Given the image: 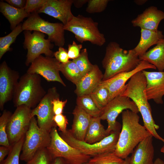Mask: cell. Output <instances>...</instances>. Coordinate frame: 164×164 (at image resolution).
Here are the masks:
<instances>
[{
    "label": "cell",
    "instance_id": "d4e9b609",
    "mask_svg": "<svg viewBox=\"0 0 164 164\" xmlns=\"http://www.w3.org/2000/svg\"><path fill=\"white\" fill-rule=\"evenodd\" d=\"M0 12L9 21L12 30L31 14L27 12L25 8H16L3 1L0 2Z\"/></svg>",
    "mask_w": 164,
    "mask_h": 164
},
{
    "label": "cell",
    "instance_id": "f6af8a7d",
    "mask_svg": "<svg viewBox=\"0 0 164 164\" xmlns=\"http://www.w3.org/2000/svg\"><path fill=\"white\" fill-rule=\"evenodd\" d=\"M51 164H67L64 159L60 157H57L53 159Z\"/></svg>",
    "mask_w": 164,
    "mask_h": 164
},
{
    "label": "cell",
    "instance_id": "8fae6325",
    "mask_svg": "<svg viewBox=\"0 0 164 164\" xmlns=\"http://www.w3.org/2000/svg\"><path fill=\"white\" fill-rule=\"evenodd\" d=\"M32 111L27 106L22 105L17 107L11 116L6 128L8 139L11 146L25 135L30 126Z\"/></svg>",
    "mask_w": 164,
    "mask_h": 164
},
{
    "label": "cell",
    "instance_id": "ac0fdd59",
    "mask_svg": "<svg viewBox=\"0 0 164 164\" xmlns=\"http://www.w3.org/2000/svg\"><path fill=\"white\" fill-rule=\"evenodd\" d=\"M142 71L146 79L145 91L148 100H152L157 104H163L164 71Z\"/></svg>",
    "mask_w": 164,
    "mask_h": 164
},
{
    "label": "cell",
    "instance_id": "60d3db41",
    "mask_svg": "<svg viewBox=\"0 0 164 164\" xmlns=\"http://www.w3.org/2000/svg\"><path fill=\"white\" fill-rule=\"evenodd\" d=\"M55 58L60 63H65L69 61L67 50L63 47H59L58 50L54 52Z\"/></svg>",
    "mask_w": 164,
    "mask_h": 164
},
{
    "label": "cell",
    "instance_id": "e575fe53",
    "mask_svg": "<svg viewBox=\"0 0 164 164\" xmlns=\"http://www.w3.org/2000/svg\"><path fill=\"white\" fill-rule=\"evenodd\" d=\"M46 148L38 152L25 164H51L53 160Z\"/></svg>",
    "mask_w": 164,
    "mask_h": 164
},
{
    "label": "cell",
    "instance_id": "9c48e42d",
    "mask_svg": "<svg viewBox=\"0 0 164 164\" xmlns=\"http://www.w3.org/2000/svg\"><path fill=\"white\" fill-rule=\"evenodd\" d=\"M64 25L62 23H51L42 18L37 12L31 13L22 24L23 30L36 31L45 33L51 42L59 47L65 43Z\"/></svg>",
    "mask_w": 164,
    "mask_h": 164
},
{
    "label": "cell",
    "instance_id": "d6986e66",
    "mask_svg": "<svg viewBox=\"0 0 164 164\" xmlns=\"http://www.w3.org/2000/svg\"><path fill=\"white\" fill-rule=\"evenodd\" d=\"M164 19V12L155 6H151L146 9L131 22L134 27L141 29L157 31L160 22Z\"/></svg>",
    "mask_w": 164,
    "mask_h": 164
},
{
    "label": "cell",
    "instance_id": "4316f807",
    "mask_svg": "<svg viewBox=\"0 0 164 164\" xmlns=\"http://www.w3.org/2000/svg\"><path fill=\"white\" fill-rule=\"evenodd\" d=\"M77 106L80 107L92 117H100L102 110L97 105L90 94L77 97Z\"/></svg>",
    "mask_w": 164,
    "mask_h": 164
},
{
    "label": "cell",
    "instance_id": "44dd1931",
    "mask_svg": "<svg viewBox=\"0 0 164 164\" xmlns=\"http://www.w3.org/2000/svg\"><path fill=\"white\" fill-rule=\"evenodd\" d=\"M153 136L151 135L141 141L135 147L130 157V164H153Z\"/></svg>",
    "mask_w": 164,
    "mask_h": 164
},
{
    "label": "cell",
    "instance_id": "2e32d148",
    "mask_svg": "<svg viewBox=\"0 0 164 164\" xmlns=\"http://www.w3.org/2000/svg\"><path fill=\"white\" fill-rule=\"evenodd\" d=\"M19 78L18 72L11 69L5 61L0 65V109L11 100Z\"/></svg>",
    "mask_w": 164,
    "mask_h": 164
},
{
    "label": "cell",
    "instance_id": "9a60e30c",
    "mask_svg": "<svg viewBox=\"0 0 164 164\" xmlns=\"http://www.w3.org/2000/svg\"><path fill=\"white\" fill-rule=\"evenodd\" d=\"M153 65L144 60H141L134 69L130 71L119 73L107 80L102 81L99 85L106 87L109 92V102L120 95L123 91L126 83L137 72L147 69H156Z\"/></svg>",
    "mask_w": 164,
    "mask_h": 164
},
{
    "label": "cell",
    "instance_id": "f907efd6",
    "mask_svg": "<svg viewBox=\"0 0 164 164\" xmlns=\"http://www.w3.org/2000/svg\"><path fill=\"white\" fill-rule=\"evenodd\" d=\"M160 151L161 152L164 154V145L161 148Z\"/></svg>",
    "mask_w": 164,
    "mask_h": 164
},
{
    "label": "cell",
    "instance_id": "1f68e13d",
    "mask_svg": "<svg viewBox=\"0 0 164 164\" xmlns=\"http://www.w3.org/2000/svg\"><path fill=\"white\" fill-rule=\"evenodd\" d=\"M72 61L76 63L83 76L91 71L94 66L88 59L86 48L82 49L80 56Z\"/></svg>",
    "mask_w": 164,
    "mask_h": 164
},
{
    "label": "cell",
    "instance_id": "d6a6232c",
    "mask_svg": "<svg viewBox=\"0 0 164 164\" xmlns=\"http://www.w3.org/2000/svg\"><path fill=\"white\" fill-rule=\"evenodd\" d=\"M96 164H123L124 159L117 156L114 152L102 154L91 158Z\"/></svg>",
    "mask_w": 164,
    "mask_h": 164
},
{
    "label": "cell",
    "instance_id": "7c38bea8",
    "mask_svg": "<svg viewBox=\"0 0 164 164\" xmlns=\"http://www.w3.org/2000/svg\"><path fill=\"white\" fill-rule=\"evenodd\" d=\"M24 34V46L27 50L25 62L26 66L31 63L42 54H44L46 56L53 57L54 52L51 49L53 47V45L49 39L45 38L44 33L36 31L32 33L30 31L25 30Z\"/></svg>",
    "mask_w": 164,
    "mask_h": 164
},
{
    "label": "cell",
    "instance_id": "f546056e",
    "mask_svg": "<svg viewBox=\"0 0 164 164\" xmlns=\"http://www.w3.org/2000/svg\"><path fill=\"white\" fill-rule=\"evenodd\" d=\"M90 95L96 104L101 110L109 103V92L105 87L99 85Z\"/></svg>",
    "mask_w": 164,
    "mask_h": 164
},
{
    "label": "cell",
    "instance_id": "7dc6e473",
    "mask_svg": "<svg viewBox=\"0 0 164 164\" xmlns=\"http://www.w3.org/2000/svg\"><path fill=\"white\" fill-rule=\"evenodd\" d=\"M153 164H164V162L161 159L157 158L154 162Z\"/></svg>",
    "mask_w": 164,
    "mask_h": 164
},
{
    "label": "cell",
    "instance_id": "277c9868",
    "mask_svg": "<svg viewBox=\"0 0 164 164\" xmlns=\"http://www.w3.org/2000/svg\"><path fill=\"white\" fill-rule=\"evenodd\" d=\"M40 75L26 72L20 78L12 98L14 106L24 105L34 108L46 92L41 84Z\"/></svg>",
    "mask_w": 164,
    "mask_h": 164
},
{
    "label": "cell",
    "instance_id": "52a82bcc",
    "mask_svg": "<svg viewBox=\"0 0 164 164\" xmlns=\"http://www.w3.org/2000/svg\"><path fill=\"white\" fill-rule=\"evenodd\" d=\"M51 140L46 148L52 159H63L67 164H84L91 158L69 145L61 137L56 127L52 128L50 132Z\"/></svg>",
    "mask_w": 164,
    "mask_h": 164
},
{
    "label": "cell",
    "instance_id": "ee69618b",
    "mask_svg": "<svg viewBox=\"0 0 164 164\" xmlns=\"http://www.w3.org/2000/svg\"><path fill=\"white\" fill-rule=\"evenodd\" d=\"M88 1V0H73V4L76 8H79L87 2Z\"/></svg>",
    "mask_w": 164,
    "mask_h": 164
},
{
    "label": "cell",
    "instance_id": "836d02e7",
    "mask_svg": "<svg viewBox=\"0 0 164 164\" xmlns=\"http://www.w3.org/2000/svg\"><path fill=\"white\" fill-rule=\"evenodd\" d=\"M12 114L11 112L4 110L0 117V145L10 147L6 132L8 123Z\"/></svg>",
    "mask_w": 164,
    "mask_h": 164
},
{
    "label": "cell",
    "instance_id": "bcb514c9",
    "mask_svg": "<svg viewBox=\"0 0 164 164\" xmlns=\"http://www.w3.org/2000/svg\"><path fill=\"white\" fill-rule=\"evenodd\" d=\"M147 0H135L134 2L138 5H141L145 4Z\"/></svg>",
    "mask_w": 164,
    "mask_h": 164
},
{
    "label": "cell",
    "instance_id": "4dcf8cb0",
    "mask_svg": "<svg viewBox=\"0 0 164 164\" xmlns=\"http://www.w3.org/2000/svg\"><path fill=\"white\" fill-rule=\"evenodd\" d=\"M25 136L12 147L6 159L0 162V164H19V160Z\"/></svg>",
    "mask_w": 164,
    "mask_h": 164
},
{
    "label": "cell",
    "instance_id": "cb8c5ba5",
    "mask_svg": "<svg viewBox=\"0 0 164 164\" xmlns=\"http://www.w3.org/2000/svg\"><path fill=\"white\" fill-rule=\"evenodd\" d=\"M139 58L155 66L158 71H164V38Z\"/></svg>",
    "mask_w": 164,
    "mask_h": 164
},
{
    "label": "cell",
    "instance_id": "f1b7e54d",
    "mask_svg": "<svg viewBox=\"0 0 164 164\" xmlns=\"http://www.w3.org/2000/svg\"><path fill=\"white\" fill-rule=\"evenodd\" d=\"M22 31V24H20L9 34L0 38V59L10 50V46Z\"/></svg>",
    "mask_w": 164,
    "mask_h": 164
},
{
    "label": "cell",
    "instance_id": "6da1fadb",
    "mask_svg": "<svg viewBox=\"0 0 164 164\" xmlns=\"http://www.w3.org/2000/svg\"><path fill=\"white\" fill-rule=\"evenodd\" d=\"M146 86L145 77L142 71H139L131 77L120 95L127 97L134 102L141 114L144 126L147 130L153 137L163 142L164 139L156 131L159 126L155 124L152 116L145 91Z\"/></svg>",
    "mask_w": 164,
    "mask_h": 164
},
{
    "label": "cell",
    "instance_id": "8992f818",
    "mask_svg": "<svg viewBox=\"0 0 164 164\" xmlns=\"http://www.w3.org/2000/svg\"><path fill=\"white\" fill-rule=\"evenodd\" d=\"M120 133V130L113 131L100 141L93 144L77 139L72 135L69 130L65 132H61L60 135L73 147L86 155L94 157L102 154L114 152Z\"/></svg>",
    "mask_w": 164,
    "mask_h": 164
},
{
    "label": "cell",
    "instance_id": "ffe728a7",
    "mask_svg": "<svg viewBox=\"0 0 164 164\" xmlns=\"http://www.w3.org/2000/svg\"><path fill=\"white\" fill-rule=\"evenodd\" d=\"M103 74L96 64L92 70L82 77L76 85L75 93L77 97L90 94L102 81Z\"/></svg>",
    "mask_w": 164,
    "mask_h": 164
},
{
    "label": "cell",
    "instance_id": "5bb4252c",
    "mask_svg": "<svg viewBox=\"0 0 164 164\" xmlns=\"http://www.w3.org/2000/svg\"><path fill=\"white\" fill-rule=\"evenodd\" d=\"M60 63L55 58L41 55L32 62L26 72L38 74L48 82H58L66 87L60 75Z\"/></svg>",
    "mask_w": 164,
    "mask_h": 164
},
{
    "label": "cell",
    "instance_id": "c3c4849f",
    "mask_svg": "<svg viewBox=\"0 0 164 164\" xmlns=\"http://www.w3.org/2000/svg\"><path fill=\"white\" fill-rule=\"evenodd\" d=\"M130 157H128L124 159V162L123 164H130Z\"/></svg>",
    "mask_w": 164,
    "mask_h": 164
},
{
    "label": "cell",
    "instance_id": "8d00e7d4",
    "mask_svg": "<svg viewBox=\"0 0 164 164\" xmlns=\"http://www.w3.org/2000/svg\"><path fill=\"white\" fill-rule=\"evenodd\" d=\"M48 0H27L25 9L28 13L37 12L47 2Z\"/></svg>",
    "mask_w": 164,
    "mask_h": 164
},
{
    "label": "cell",
    "instance_id": "7402d4cb",
    "mask_svg": "<svg viewBox=\"0 0 164 164\" xmlns=\"http://www.w3.org/2000/svg\"><path fill=\"white\" fill-rule=\"evenodd\" d=\"M72 114L73 122L71 128L69 130L75 138L84 141L92 117L77 106L75 107Z\"/></svg>",
    "mask_w": 164,
    "mask_h": 164
},
{
    "label": "cell",
    "instance_id": "f35d334b",
    "mask_svg": "<svg viewBox=\"0 0 164 164\" xmlns=\"http://www.w3.org/2000/svg\"><path fill=\"white\" fill-rule=\"evenodd\" d=\"M53 120L58 129L62 132L67 131V125L68 124V120L66 116L63 114L55 115Z\"/></svg>",
    "mask_w": 164,
    "mask_h": 164
},
{
    "label": "cell",
    "instance_id": "484cf974",
    "mask_svg": "<svg viewBox=\"0 0 164 164\" xmlns=\"http://www.w3.org/2000/svg\"><path fill=\"white\" fill-rule=\"evenodd\" d=\"M101 120L100 117H92L84 141L89 144L94 143L109 135Z\"/></svg>",
    "mask_w": 164,
    "mask_h": 164
},
{
    "label": "cell",
    "instance_id": "74e56055",
    "mask_svg": "<svg viewBox=\"0 0 164 164\" xmlns=\"http://www.w3.org/2000/svg\"><path fill=\"white\" fill-rule=\"evenodd\" d=\"M83 46L81 44H77L74 41L68 45V55L69 59L74 60L80 55Z\"/></svg>",
    "mask_w": 164,
    "mask_h": 164
},
{
    "label": "cell",
    "instance_id": "ba28073f",
    "mask_svg": "<svg viewBox=\"0 0 164 164\" xmlns=\"http://www.w3.org/2000/svg\"><path fill=\"white\" fill-rule=\"evenodd\" d=\"M51 140L50 132L40 128L35 117L31 120L29 128L26 133L20 160L27 162L39 150L46 148Z\"/></svg>",
    "mask_w": 164,
    "mask_h": 164
},
{
    "label": "cell",
    "instance_id": "30bf717a",
    "mask_svg": "<svg viewBox=\"0 0 164 164\" xmlns=\"http://www.w3.org/2000/svg\"><path fill=\"white\" fill-rule=\"evenodd\" d=\"M126 110L137 113L139 112L132 101L127 97L120 95L115 97L103 108L100 117L101 120H106L107 122L106 131L108 135L113 131L120 130L119 124L117 121L116 118L120 113Z\"/></svg>",
    "mask_w": 164,
    "mask_h": 164
},
{
    "label": "cell",
    "instance_id": "3957f363",
    "mask_svg": "<svg viewBox=\"0 0 164 164\" xmlns=\"http://www.w3.org/2000/svg\"><path fill=\"white\" fill-rule=\"evenodd\" d=\"M140 61L133 49L124 50L117 42H110L106 48L105 56L102 61L105 70L102 81L119 73L132 70Z\"/></svg>",
    "mask_w": 164,
    "mask_h": 164
},
{
    "label": "cell",
    "instance_id": "7a4b0ae2",
    "mask_svg": "<svg viewBox=\"0 0 164 164\" xmlns=\"http://www.w3.org/2000/svg\"><path fill=\"white\" fill-rule=\"evenodd\" d=\"M122 126L114 152L124 159L143 140L151 134L139 123L137 113L129 110L122 113Z\"/></svg>",
    "mask_w": 164,
    "mask_h": 164
},
{
    "label": "cell",
    "instance_id": "7bdbcfd3",
    "mask_svg": "<svg viewBox=\"0 0 164 164\" xmlns=\"http://www.w3.org/2000/svg\"><path fill=\"white\" fill-rule=\"evenodd\" d=\"M12 146L10 147H7L2 146L0 147V162H2L5 156L8 155L9 153Z\"/></svg>",
    "mask_w": 164,
    "mask_h": 164
},
{
    "label": "cell",
    "instance_id": "e0dca14e",
    "mask_svg": "<svg viewBox=\"0 0 164 164\" xmlns=\"http://www.w3.org/2000/svg\"><path fill=\"white\" fill-rule=\"evenodd\" d=\"M73 3V0H48L37 12L58 19L65 25L74 16L71 11Z\"/></svg>",
    "mask_w": 164,
    "mask_h": 164
},
{
    "label": "cell",
    "instance_id": "4fadbf2b",
    "mask_svg": "<svg viewBox=\"0 0 164 164\" xmlns=\"http://www.w3.org/2000/svg\"><path fill=\"white\" fill-rule=\"evenodd\" d=\"M60 95L55 87L48 89L47 92L37 106L32 109V118L36 116L39 127L46 131L50 132L52 128L56 127L53 118L55 114L52 103L53 100Z\"/></svg>",
    "mask_w": 164,
    "mask_h": 164
},
{
    "label": "cell",
    "instance_id": "681fc988",
    "mask_svg": "<svg viewBox=\"0 0 164 164\" xmlns=\"http://www.w3.org/2000/svg\"><path fill=\"white\" fill-rule=\"evenodd\" d=\"M84 164H96L94 162L89 160Z\"/></svg>",
    "mask_w": 164,
    "mask_h": 164
},
{
    "label": "cell",
    "instance_id": "b9f144b4",
    "mask_svg": "<svg viewBox=\"0 0 164 164\" xmlns=\"http://www.w3.org/2000/svg\"><path fill=\"white\" fill-rule=\"evenodd\" d=\"M8 4L18 9L25 8L26 0H6Z\"/></svg>",
    "mask_w": 164,
    "mask_h": 164
},
{
    "label": "cell",
    "instance_id": "d590c367",
    "mask_svg": "<svg viewBox=\"0 0 164 164\" xmlns=\"http://www.w3.org/2000/svg\"><path fill=\"white\" fill-rule=\"evenodd\" d=\"M109 0H88L86 11L89 13H100L106 9Z\"/></svg>",
    "mask_w": 164,
    "mask_h": 164
},
{
    "label": "cell",
    "instance_id": "603a6c76",
    "mask_svg": "<svg viewBox=\"0 0 164 164\" xmlns=\"http://www.w3.org/2000/svg\"><path fill=\"white\" fill-rule=\"evenodd\" d=\"M141 37L137 46L133 49L139 57L143 55L152 46L156 45L164 38L162 32L141 29Z\"/></svg>",
    "mask_w": 164,
    "mask_h": 164
},
{
    "label": "cell",
    "instance_id": "83f0119b",
    "mask_svg": "<svg viewBox=\"0 0 164 164\" xmlns=\"http://www.w3.org/2000/svg\"><path fill=\"white\" fill-rule=\"evenodd\" d=\"M59 70L65 77L76 85L83 76L76 63L69 60L65 63H60Z\"/></svg>",
    "mask_w": 164,
    "mask_h": 164
},
{
    "label": "cell",
    "instance_id": "ab89813d",
    "mask_svg": "<svg viewBox=\"0 0 164 164\" xmlns=\"http://www.w3.org/2000/svg\"><path fill=\"white\" fill-rule=\"evenodd\" d=\"M67 101L66 99L65 101L60 100V97L54 99L52 101L53 106V110L55 115L62 114L63 110Z\"/></svg>",
    "mask_w": 164,
    "mask_h": 164
},
{
    "label": "cell",
    "instance_id": "5b68a950",
    "mask_svg": "<svg viewBox=\"0 0 164 164\" xmlns=\"http://www.w3.org/2000/svg\"><path fill=\"white\" fill-rule=\"evenodd\" d=\"M98 26V23L91 18L79 15L74 16L64 26V29L73 33L77 40L80 43L88 41L101 46L105 43L106 39Z\"/></svg>",
    "mask_w": 164,
    "mask_h": 164
}]
</instances>
